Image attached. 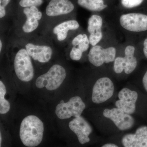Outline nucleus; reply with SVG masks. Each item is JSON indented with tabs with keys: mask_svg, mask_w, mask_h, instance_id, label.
<instances>
[{
	"mask_svg": "<svg viewBox=\"0 0 147 147\" xmlns=\"http://www.w3.org/2000/svg\"><path fill=\"white\" fill-rule=\"evenodd\" d=\"M44 125L36 116L29 115L21 122L20 129V139L25 146L36 147L42 142Z\"/></svg>",
	"mask_w": 147,
	"mask_h": 147,
	"instance_id": "nucleus-1",
	"label": "nucleus"
},
{
	"mask_svg": "<svg viewBox=\"0 0 147 147\" xmlns=\"http://www.w3.org/2000/svg\"><path fill=\"white\" fill-rule=\"evenodd\" d=\"M66 76V72L63 67L59 65H54L47 72L38 77L36 86L38 88L45 87L48 90H54L60 86Z\"/></svg>",
	"mask_w": 147,
	"mask_h": 147,
	"instance_id": "nucleus-2",
	"label": "nucleus"
},
{
	"mask_svg": "<svg viewBox=\"0 0 147 147\" xmlns=\"http://www.w3.org/2000/svg\"><path fill=\"white\" fill-rule=\"evenodd\" d=\"M14 67L16 76L22 82H29L33 78V66L30 56L26 49H21L16 53L14 58Z\"/></svg>",
	"mask_w": 147,
	"mask_h": 147,
	"instance_id": "nucleus-3",
	"label": "nucleus"
},
{
	"mask_svg": "<svg viewBox=\"0 0 147 147\" xmlns=\"http://www.w3.org/2000/svg\"><path fill=\"white\" fill-rule=\"evenodd\" d=\"M86 105L79 96L71 97L67 102H61L56 108L55 113L60 119H65L73 117H77L82 115Z\"/></svg>",
	"mask_w": 147,
	"mask_h": 147,
	"instance_id": "nucleus-4",
	"label": "nucleus"
},
{
	"mask_svg": "<svg viewBox=\"0 0 147 147\" xmlns=\"http://www.w3.org/2000/svg\"><path fill=\"white\" fill-rule=\"evenodd\" d=\"M114 92V84L111 79L108 77H102L98 79L94 86L92 100L96 104L105 102L112 97Z\"/></svg>",
	"mask_w": 147,
	"mask_h": 147,
	"instance_id": "nucleus-5",
	"label": "nucleus"
},
{
	"mask_svg": "<svg viewBox=\"0 0 147 147\" xmlns=\"http://www.w3.org/2000/svg\"><path fill=\"white\" fill-rule=\"evenodd\" d=\"M120 25L127 30L141 32L147 30V15L143 13H130L120 17Z\"/></svg>",
	"mask_w": 147,
	"mask_h": 147,
	"instance_id": "nucleus-6",
	"label": "nucleus"
},
{
	"mask_svg": "<svg viewBox=\"0 0 147 147\" xmlns=\"http://www.w3.org/2000/svg\"><path fill=\"white\" fill-rule=\"evenodd\" d=\"M116 50L114 47L102 48L100 45L93 46L88 54L90 62L96 67H99L104 63H109L115 61Z\"/></svg>",
	"mask_w": 147,
	"mask_h": 147,
	"instance_id": "nucleus-7",
	"label": "nucleus"
},
{
	"mask_svg": "<svg viewBox=\"0 0 147 147\" xmlns=\"http://www.w3.org/2000/svg\"><path fill=\"white\" fill-rule=\"evenodd\" d=\"M103 115L105 117L113 121L118 128L122 131L129 129L134 125V119L130 115L117 108L105 109Z\"/></svg>",
	"mask_w": 147,
	"mask_h": 147,
	"instance_id": "nucleus-8",
	"label": "nucleus"
},
{
	"mask_svg": "<svg viewBox=\"0 0 147 147\" xmlns=\"http://www.w3.org/2000/svg\"><path fill=\"white\" fill-rule=\"evenodd\" d=\"M118 96L119 100L115 103L117 108L127 114H133L136 110V103L138 98L137 92L127 88H124L119 92Z\"/></svg>",
	"mask_w": 147,
	"mask_h": 147,
	"instance_id": "nucleus-9",
	"label": "nucleus"
},
{
	"mask_svg": "<svg viewBox=\"0 0 147 147\" xmlns=\"http://www.w3.org/2000/svg\"><path fill=\"white\" fill-rule=\"evenodd\" d=\"M71 131L77 136L79 143L84 144L90 141L89 136L92 131L91 126L83 117H75L69 124Z\"/></svg>",
	"mask_w": 147,
	"mask_h": 147,
	"instance_id": "nucleus-10",
	"label": "nucleus"
},
{
	"mask_svg": "<svg viewBox=\"0 0 147 147\" xmlns=\"http://www.w3.org/2000/svg\"><path fill=\"white\" fill-rule=\"evenodd\" d=\"M122 143L125 147H147V127H139L134 134L125 135Z\"/></svg>",
	"mask_w": 147,
	"mask_h": 147,
	"instance_id": "nucleus-11",
	"label": "nucleus"
},
{
	"mask_svg": "<svg viewBox=\"0 0 147 147\" xmlns=\"http://www.w3.org/2000/svg\"><path fill=\"white\" fill-rule=\"evenodd\" d=\"M74 8L70 0H51L46 9L48 16H57L70 13Z\"/></svg>",
	"mask_w": 147,
	"mask_h": 147,
	"instance_id": "nucleus-12",
	"label": "nucleus"
},
{
	"mask_svg": "<svg viewBox=\"0 0 147 147\" xmlns=\"http://www.w3.org/2000/svg\"><path fill=\"white\" fill-rule=\"evenodd\" d=\"M26 48L29 55L34 60L39 62H48L52 58L53 50L50 46L36 45L29 43L26 45Z\"/></svg>",
	"mask_w": 147,
	"mask_h": 147,
	"instance_id": "nucleus-13",
	"label": "nucleus"
},
{
	"mask_svg": "<svg viewBox=\"0 0 147 147\" xmlns=\"http://www.w3.org/2000/svg\"><path fill=\"white\" fill-rule=\"evenodd\" d=\"M79 27V23L76 20H69L55 27L53 29V33L57 35L58 40L62 41L66 38L69 31L76 30Z\"/></svg>",
	"mask_w": 147,
	"mask_h": 147,
	"instance_id": "nucleus-14",
	"label": "nucleus"
},
{
	"mask_svg": "<svg viewBox=\"0 0 147 147\" xmlns=\"http://www.w3.org/2000/svg\"><path fill=\"white\" fill-rule=\"evenodd\" d=\"M135 47L131 45L127 46L125 50V57L124 58L125 72L129 74L133 72L137 67V60L134 57Z\"/></svg>",
	"mask_w": 147,
	"mask_h": 147,
	"instance_id": "nucleus-15",
	"label": "nucleus"
},
{
	"mask_svg": "<svg viewBox=\"0 0 147 147\" xmlns=\"http://www.w3.org/2000/svg\"><path fill=\"white\" fill-rule=\"evenodd\" d=\"M80 6L88 10L93 11H100L108 7L105 0H77Z\"/></svg>",
	"mask_w": 147,
	"mask_h": 147,
	"instance_id": "nucleus-16",
	"label": "nucleus"
},
{
	"mask_svg": "<svg viewBox=\"0 0 147 147\" xmlns=\"http://www.w3.org/2000/svg\"><path fill=\"white\" fill-rule=\"evenodd\" d=\"M102 25V19L101 16L97 15H93L88 21V30L90 34L101 31Z\"/></svg>",
	"mask_w": 147,
	"mask_h": 147,
	"instance_id": "nucleus-17",
	"label": "nucleus"
},
{
	"mask_svg": "<svg viewBox=\"0 0 147 147\" xmlns=\"http://www.w3.org/2000/svg\"><path fill=\"white\" fill-rule=\"evenodd\" d=\"M6 93V87L3 82L0 81V113L5 114L10 110V105L9 102L5 98Z\"/></svg>",
	"mask_w": 147,
	"mask_h": 147,
	"instance_id": "nucleus-18",
	"label": "nucleus"
},
{
	"mask_svg": "<svg viewBox=\"0 0 147 147\" xmlns=\"http://www.w3.org/2000/svg\"><path fill=\"white\" fill-rule=\"evenodd\" d=\"M27 18L26 21L22 27V29L25 32H31L38 27V20L34 17H29Z\"/></svg>",
	"mask_w": 147,
	"mask_h": 147,
	"instance_id": "nucleus-19",
	"label": "nucleus"
},
{
	"mask_svg": "<svg viewBox=\"0 0 147 147\" xmlns=\"http://www.w3.org/2000/svg\"><path fill=\"white\" fill-rule=\"evenodd\" d=\"M144 0H121L122 6L126 8H133L142 4Z\"/></svg>",
	"mask_w": 147,
	"mask_h": 147,
	"instance_id": "nucleus-20",
	"label": "nucleus"
},
{
	"mask_svg": "<svg viewBox=\"0 0 147 147\" xmlns=\"http://www.w3.org/2000/svg\"><path fill=\"white\" fill-rule=\"evenodd\" d=\"M114 68L116 73L120 74L122 72L124 69L123 57H118L115 59Z\"/></svg>",
	"mask_w": 147,
	"mask_h": 147,
	"instance_id": "nucleus-21",
	"label": "nucleus"
},
{
	"mask_svg": "<svg viewBox=\"0 0 147 147\" xmlns=\"http://www.w3.org/2000/svg\"><path fill=\"white\" fill-rule=\"evenodd\" d=\"M42 2V0H21L19 2V5L24 7H37L41 5Z\"/></svg>",
	"mask_w": 147,
	"mask_h": 147,
	"instance_id": "nucleus-22",
	"label": "nucleus"
},
{
	"mask_svg": "<svg viewBox=\"0 0 147 147\" xmlns=\"http://www.w3.org/2000/svg\"><path fill=\"white\" fill-rule=\"evenodd\" d=\"M102 31L90 34L89 38L90 44L93 46L97 45L102 39Z\"/></svg>",
	"mask_w": 147,
	"mask_h": 147,
	"instance_id": "nucleus-23",
	"label": "nucleus"
},
{
	"mask_svg": "<svg viewBox=\"0 0 147 147\" xmlns=\"http://www.w3.org/2000/svg\"><path fill=\"white\" fill-rule=\"evenodd\" d=\"M90 44L89 39L88 38L87 35L84 34L83 39L78 45V47L83 53L88 49Z\"/></svg>",
	"mask_w": 147,
	"mask_h": 147,
	"instance_id": "nucleus-24",
	"label": "nucleus"
},
{
	"mask_svg": "<svg viewBox=\"0 0 147 147\" xmlns=\"http://www.w3.org/2000/svg\"><path fill=\"white\" fill-rule=\"evenodd\" d=\"M83 52L78 47L74 46L71 49L70 53V57L74 61H79L81 59Z\"/></svg>",
	"mask_w": 147,
	"mask_h": 147,
	"instance_id": "nucleus-25",
	"label": "nucleus"
},
{
	"mask_svg": "<svg viewBox=\"0 0 147 147\" xmlns=\"http://www.w3.org/2000/svg\"><path fill=\"white\" fill-rule=\"evenodd\" d=\"M38 11V9L36 6L30 7V8L29 7H25L24 9V13L26 16L27 18L34 17L35 14Z\"/></svg>",
	"mask_w": 147,
	"mask_h": 147,
	"instance_id": "nucleus-26",
	"label": "nucleus"
},
{
	"mask_svg": "<svg viewBox=\"0 0 147 147\" xmlns=\"http://www.w3.org/2000/svg\"><path fill=\"white\" fill-rule=\"evenodd\" d=\"M83 38V34H80L75 37L72 41V44L73 46H76L79 45L82 41Z\"/></svg>",
	"mask_w": 147,
	"mask_h": 147,
	"instance_id": "nucleus-27",
	"label": "nucleus"
},
{
	"mask_svg": "<svg viewBox=\"0 0 147 147\" xmlns=\"http://www.w3.org/2000/svg\"><path fill=\"white\" fill-rule=\"evenodd\" d=\"M143 84L145 90L147 92V71L143 78Z\"/></svg>",
	"mask_w": 147,
	"mask_h": 147,
	"instance_id": "nucleus-28",
	"label": "nucleus"
},
{
	"mask_svg": "<svg viewBox=\"0 0 147 147\" xmlns=\"http://www.w3.org/2000/svg\"><path fill=\"white\" fill-rule=\"evenodd\" d=\"M6 14L5 7L0 5V18H2Z\"/></svg>",
	"mask_w": 147,
	"mask_h": 147,
	"instance_id": "nucleus-29",
	"label": "nucleus"
},
{
	"mask_svg": "<svg viewBox=\"0 0 147 147\" xmlns=\"http://www.w3.org/2000/svg\"><path fill=\"white\" fill-rule=\"evenodd\" d=\"M10 1L11 0H1L0 1V5L5 7L10 3Z\"/></svg>",
	"mask_w": 147,
	"mask_h": 147,
	"instance_id": "nucleus-30",
	"label": "nucleus"
},
{
	"mask_svg": "<svg viewBox=\"0 0 147 147\" xmlns=\"http://www.w3.org/2000/svg\"><path fill=\"white\" fill-rule=\"evenodd\" d=\"M102 147H117L118 146L113 144H107L103 145Z\"/></svg>",
	"mask_w": 147,
	"mask_h": 147,
	"instance_id": "nucleus-31",
	"label": "nucleus"
},
{
	"mask_svg": "<svg viewBox=\"0 0 147 147\" xmlns=\"http://www.w3.org/2000/svg\"><path fill=\"white\" fill-rule=\"evenodd\" d=\"M143 52L144 54L145 57L147 58V47H144L143 49Z\"/></svg>",
	"mask_w": 147,
	"mask_h": 147,
	"instance_id": "nucleus-32",
	"label": "nucleus"
},
{
	"mask_svg": "<svg viewBox=\"0 0 147 147\" xmlns=\"http://www.w3.org/2000/svg\"><path fill=\"white\" fill-rule=\"evenodd\" d=\"M144 47H147V38L145 40L144 42Z\"/></svg>",
	"mask_w": 147,
	"mask_h": 147,
	"instance_id": "nucleus-33",
	"label": "nucleus"
},
{
	"mask_svg": "<svg viewBox=\"0 0 147 147\" xmlns=\"http://www.w3.org/2000/svg\"><path fill=\"white\" fill-rule=\"evenodd\" d=\"M2 47V42L1 40H0V51H1Z\"/></svg>",
	"mask_w": 147,
	"mask_h": 147,
	"instance_id": "nucleus-34",
	"label": "nucleus"
},
{
	"mask_svg": "<svg viewBox=\"0 0 147 147\" xmlns=\"http://www.w3.org/2000/svg\"><path fill=\"white\" fill-rule=\"evenodd\" d=\"M1 141H2V137H1V133H0V147H1Z\"/></svg>",
	"mask_w": 147,
	"mask_h": 147,
	"instance_id": "nucleus-35",
	"label": "nucleus"
},
{
	"mask_svg": "<svg viewBox=\"0 0 147 147\" xmlns=\"http://www.w3.org/2000/svg\"><path fill=\"white\" fill-rule=\"evenodd\" d=\"M0 1H1V0H0Z\"/></svg>",
	"mask_w": 147,
	"mask_h": 147,
	"instance_id": "nucleus-36",
	"label": "nucleus"
}]
</instances>
